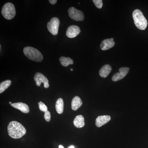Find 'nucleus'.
Returning a JSON list of instances; mask_svg holds the SVG:
<instances>
[{"mask_svg": "<svg viewBox=\"0 0 148 148\" xmlns=\"http://www.w3.org/2000/svg\"><path fill=\"white\" fill-rule=\"evenodd\" d=\"M8 132L11 138L18 139L24 136L27 130L25 127L18 122L12 121L8 124Z\"/></svg>", "mask_w": 148, "mask_h": 148, "instance_id": "obj_1", "label": "nucleus"}, {"mask_svg": "<svg viewBox=\"0 0 148 148\" xmlns=\"http://www.w3.org/2000/svg\"><path fill=\"white\" fill-rule=\"evenodd\" d=\"M73 123L75 127L77 128H82L85 125L84 119L81 115L77 116L73 121Z\"/></svg>", "mask_w": 148, "mask_h": 148, "instance_id": "obj_15", "label": "nucleus"}, {"mask_svg": "<svg viewBox=\"0 0 148 148\" xmlns=\"http://www.w3.org/2000/svg\"><path fill=\"white\" fill-rule=\"evenodd\" d=\"M1 13L6 19L10 20L12 19L16 15V10L13 4L7 3L3 6Z\"/></svg>", "mask_w": 148, "mask_h": 148, "instance_id": "obj_4", "label": "nucleus"}, {"mask_svg": "<svg viewBox=\"0 0 148 148\" xmlns=\"http://www.w3.org/2000/svg\"><path fill=\"white\" fill-rule=\"evenodd\" d=\"M11 81L10 80L4 81L0 84V93H2L6 90L11 84Z\"/></svg>", "mask_w": 148, "mask_h": 148, "instance_id": "obj_18", "label": "nucleus"}, {"mask_svg": "<svg viewBox=\"0 0 148 148\" xmlns=\"http://www.w3.org/2000/svg\"><path fill=\"white\" fill-rule=\"evenodd\" d=\"M11 106L14 108L18 109L24 113H29L30 111L29 106L25 103H12L11 104Z\"/></svg>", "mask_w": 148, "mask_h": 148, "instance_id": "obj_11", "label": "nucleus"}, {"mask_svg": "<svg viewBox=\"0 0 148 148\" xmlns=\"http://www.w3.org/2000/svg\"><path fill=\"white\" fill-rule=\"evenodd\" d=\"M9 103H10V104H12V103H11V102H10Z\"/></svg>", "mask_w": 148, "mask_h": 148, "instance_id": "obj_27", "label": "nucleus"}, {"mask_svg": "<svg viewBox=\"0 0 148 148\" xmlns=\"http://www.w3.org/2000/svg\"><path fill=\"white\" fill-rule=\"evenodd\" d=\"M59 61L62 66L66 67L71 64H73V61L71 58L69 57H66L61 56L59 58Z\"/></svg>", "mask_w": 148, "mask_h": 148, "instance_id": "obj_17", "label": "nucleus"}, {"mask_svg": "<svg viewBox=\"0 0 148 148\" xmlns=\"http://www.w3.org/2000/svg\"><path fill=\"white\" fill-rule=\"evenodd\" d=\"M92 2L97 8L101 9L103 7V1L102 0H93Z\"/></svg>", "mask_w": 148, "mask_h": 148, "instance_id": "obj_20", "label": "nucleus"}, {"mask_svg": "<svg viewBox=\"0 0 148 148\" xmlns=\"http://www.w3.org/2000/svg\"><path fill=\"white\" fill-rule=\"evenodd\" d=\"M111 119V118L110 116H100L96 118L95 120V125L97 127H101V126L108 123Z\"/></svg>", "mask_w": 148, "mask_h": 148, "instance_id": "obj_10", "label": "nucleus"}, {"mask_svg": "<svg viewBox=\"0 0 148 148\" xmlns=\"http://www.w3.org/2000/svg\"><path fill=\"white\" fill-rule=\"evenodd\" d=\"M49 3H50L51 5H54L57 2V0H49Z\"/></svg>", "mask_w": 148, "mask_h": 148, "instance_id": "obj_22", "label": "nucleus"}, {"mask_svg": "<svg viewBox=\"0 0 148 148\" xmlns=\"http://www.w3.org/2000/svg\"><path fill=\"white\" fill-rule=\"evenodd\" d=\"M111 39L112 40H114V39L113 38H111Z\"/></svg>", "mask_w": 148, "mask_h": 148, "instance_id": "obj_26", "label": "nucleus"}, {"mask_svg": "<svg viewBox=\"0 0 148 148\" xmlns=\"http://www.w3.org/2000/svg\"><path fill=\"white\" fill-rule=\"evenodd\" d=\"M44 118L47 122L50 121L51 119V114L49 111H47L45 113Z\"/></svg>", "mask_w": 148, "mask_h": 148, "instance_id": "obj_21", "label": "nucleus"}, {"mask_svg": "<svg viewBox=\"0 0 148 148\" xmlns=\"http://www.w3.org/2000/svg\"><path fill=\"white\" fill-rule=\"evenodd\" d=\"M81 31L79 27L76 25H72L70 26L66 31V36L69 38H73L77 36Z\"/></svg>", "mask_w": 148, "mask_h": 148, "instance_id": "obj_9", "label": "nucleus"}, {"mask_svg": "<svg viewBox=\"0 0 148 148\" xmlns=\"http://www.w3.org/2000/svg\"><path fill=\"white\" fill-rule=\"evenodd\" d=\"M130 70L129 68L127 67H122L119 69V72L114 74L112 77V80L113 82H117L123 79L127 74Z\"/></svg>", "mask_w": 148, "mask_h": 148, "instance_id": "obj_8", "label": "nucleus"}, {"mask_svg": "<svg viewBox=\"0 0 148 148\" xmlns=\"http://www.w3.org/2000/svg\"><path fill=\"white\" fill-rule=\"evenodd\" d=\"M112 70V67L108 64H106L103 66L100 70L99 75L102 77H107L110 73Z\"/></svg>", "mask_w": 148, "mask_h": 148, "instance_id": "obj_13", "label": "nucleus"}, {"mask_svg": "<svg viewBox=\"0 0 148 148\" xmlns=\"http://www.w3.org/2000/svg\"><path fill=\"white\" fill-rule=\"evenodd\" d=\"M82 105V101L79 96H75L72 101L71 108L74 111H76Z\"/></svg>", "mask_w": 148, "mask_h": 148, "instance_id": "obj_14", "label": "nucleus"}, {"mask_svg": "<svg viewBox=\"0 0 148 148\" xmlns=\"http://www.w3.org/2000/svg\"><path fill=\"white\" fill-rule=\"evenodd\" d=\"M56 112L58 114H62L64 112V103L63 99L59 98L56 101L55 106Z\"/></svg>", "mask_w": 148, "mask_h": 148, "instance_id": "obj_16", "label": "nucleus"}, {"mask_svg": "<svg viewBox=\"0 0 148 148\" xmlns=\"http://www.w3.org/2000/svg\"><path fill=\"white\" fill-rule=\"evenodd\" d=\"M34 79L36 82V84L38 86H40L41 84L43 83L44 84V86L45 88H47L49 87L48 80L42 74L40 73H36L35 74Z\"/></svg>", "mask_w": 148, "mask_h": 148, "instance_id": "obj_7", "label": "nucleus"}, {"mask_svg": "<svg viewBox=\"0 0 148 148\" xmlns=\"http://www.w3.org/2000/svg\"><path fill=\"white\" fill-rule=\"evenodd\" d=\"M132 17L137 28L141 30H144L146 29L147 26V21L140 10L136 9L133 12Z\"/></svg>", "mask_w": 148, "mask_h": 148, "instance_id": "obj_2", "label": "nucleus"}, {"mask_svg": "<svg viewBox=\"0 0 148 148\" xmlns=\"http://www.w3.org/2000/svg\"><path fill=\"white\" fill-rule=\"evenodd\" d=\"M68 12L70 18L75 21H82L84 19V14L82 12L75 8H70L68 10Z\"/></svg>", "mask_w": 148, "mask_h": 148, "instance_id": "obj_6", "label": "nucleus"}, {"mask_svg": "<svg viewBox=\"0 0 148 148\" xmlns=\"http://www.w3.org/2000/svg\"><path fill=\"white\" fill-rule=\"evenodd\" d=\"M69 148H75V147H74L73 146H71L69 147Z\"/></svg>", "mask_w": 148, "mask_h": 148, "instance_id": "obj_24", "label": "nucleus"}, {"mask_svg": "<svg viewBox=\"0 0 148 148\" xmlns=\"http://www.w3.org/2000/svg\"><path fill=\"white\" fill-rule=\"evenodd\" d=\"M24 55L32 61L36 62H41L43 60V56L39 51L35 48L31 47H27L24 48Z\"/></svg>", "mask_w": 148, "mask_h": 148, "instance_id": "obj_3", "label": "nucleus"}, {"mask_svg": "<svg viewBox=\"0 0 148 148\" xmlns=\"http://www.w3.org/2000/svg\"><path fill=\"white\" fill-rule=\"evenodd\" d=\"M60 22V20L57 17L51 18L47 24L49 32L54 36L58 34Z\"/></svg>", "mask_w": 148, "mask_h": 148, "instance_id": "obj_5", "label": "nucleus"}, {"mask_svg": "<svg viewBox=\"0 0 148 148\" xmlns=\"http://www.w3.org/2000/svg\"><path fill=\"white\" fill-rule=\"evenodd\" d=\"M59 148H64V147H63V146L59 145Z\"/></svg>", "mask_w": 148, "mask_h": 148, "instance_id": "obj_23", "label": "nucleus"}, {"mask_svg": "<svg viewBox=\"0 0 148 148\" xmlns=\"http://www.w3.org/2000/svg\"><path fill=\"white\" fill-rule=\"evenodd\" d=\"M38 104L39 108L40 110L42 111L43 112H44L45 113L48 111L47 107L42 102L40 101V102L38 103Z\"/></svg>", "mask_w": 148, "mask_h": 148, "instance_id": "obj_19", "label": "nucleus"}, {"mask_svg": "<svg viewBox=\"0 0 148 148\" xmlns=\"http://www.w3.org/2000/svg\"><path fill=\"white\" fill-rule=\"evenodd\" d=\"M115 45V42L113 40L111 39H107L103 40L101 44V49L107 50L113 47Z\"/></svg>", "mask_w": 148, "mask_h": 148, "instance_id": "obj_12", "label": "nucleus"}, {"mask_svg": "<svg viewBox=\"0 0 148 148\" xmlns=\"http://www.w3.org/2000/svg\"><path fill=\"white\" fill-rule=\"evenodd\" d=\"M71 71H73V69H71Z\"/></svg>", "mask_w": 148, "mask_h": 148, "instance_id": "obj_25", "label": "nucleus"}]
</instances>
